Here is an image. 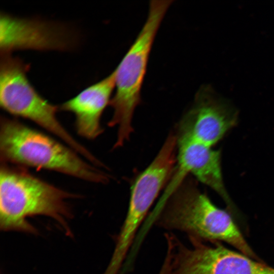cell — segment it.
Returning <instances> with one entry per match:
<instances>
[{
  "label": "cell",
  "instance_id": "1",
  "mask_svg": "<svg viewBox=\"0 0 274 274\" xmlns=\"http://www.w3.org/2000/svg\"><path fill=\"white\" fill-rule=\"evenodd\" d=\"M81 197L29 173L26 168L1 162L0 228L37 234L27 218L43 216L54 220L69 236L73 217L68 200Z\"/></svg>",
  "mask_w": 274,
  "mask_h": 274
},
{
  "label": "cell",
  "instance_id": "2",
  "mask_svg": "<svg viewBox=\"0 0 274 274\" xmlns=\"http://www.w3.org/2000/svg\"><path fill=\"white\" fill-rule=\"evenodd\" d=\"M1 162L56 172L89 183L105 184L110 177L62 142L16 118H0Z\"/></svg>",
  "mask_w": 274,
  "mask_h": 274
},
{
  "label": "cell",
  "instance_id": "3",
  "mask_svg": "<svg viewBox=\"0 0 274 274\" xmlns=\"http://www.w3.org/2000/svg\"><path fill=\"white\" fill-rule=\"evenodd\" d=\"M233 216L215 205L195 180L188 176L167 199L154 223L185 233L189 239L225 243L238 251L261 260L245 239Z\"/></svg>",
  "mask_w": 274,
  "mask_h": 274
},
{
  "label": "cell",
  "instance_id": "4",
  "mask_svg": "<svg viewBox=\"0 0 274 274\" xmlns=\"http://www.w3.org/2000/svg\"><path fill=\"white\" fill-rule=\"evenodd\" d=\"M173 2H150L145 23L113 71L115 92L109 105L113 112L108 126L117 128L114 148L122 146L133 130L132 119L135 108L141 101V89L152 47L162 19Z\"/></svg>",
  "mask_w": 274,
  "mask_h": 274
},
{
  "label": "cell",
  "instance_id": "5",
  "mask_svg": "<svg viewBox=\"0 0 274 274\" xmlns=\"http://www.w3.org/2000/svg\"><path fill=\"white\" fill-rule=\"evenodd\" d=\"M1 55V108L13 116L32 121L84 158H90L91 152L77 140L58 120L56 114L59 106L42 96L30 83L27 76L30 65L11 54Z\"/></svg>",
  "mask_w": 274,
  "mask_h": 274
},
{
  "label": "cell",
  "instance_id": "6",
  "mask_svg": "<svg viewBox=\"0 0 274 274\" xmlns=\"http://www.w3.org/2000/svg\"><path fill=\"white\" fill-rule=\"evenodd\" d=\"M176 150V136L170 133L154 160L134 180L126 218L116 239L114 254L117 257L127 256L150 207L169 182L177 162Z\"/></svg>",
  "mask_w": 274,
  "mask_h": 274
},
{
  "label": "cell",
  "instance_id": "7",
  "mask_svg": "<svg viewBox=\"0 0 274 274\" xmlns=\"http://www.w3.org/2000/svg\"><path fill=\"white\" fill-rule=\"evenodd\" d=\"M182 243L175 236L170 250L172 274H274V267L221 243L189 239Z\"/></svg>",
  "mask_w": 274,
  "mask_h": 274
},
{
  "label": "cell",
  "instance_id": "8",
  "mask_svg": "<svg viewBox=\"0 0 274 274\" xmlns=\"http://www.w3.org/2000/svg\"><path fill=\"white\" fill-rule=\"evenodd\" d=\"M79 41L77 32L64 24L1 12V55L18 50L68 51Z\"/></svg>",
  "mask_w": 274,
  "mask_h": 274
},
{
  "label": "cell",
  "instance_id": "9",
  "mask_svg": "<svg viewBox=\"0 0 274 274\" xmlns=\"http://www.w3.org/2000/svg\"><path fill=\"white\" fill-rule=\"evenodd\" d=\"M237 119V111L230 101L203 85L180 121L176 135L212 147L235 126Z\"/></svg>",
  "mask_w": 274,
  "mask_h": 274
},
{
  "label": "cell",
  "instance_id": "10",
  "mask_svg": "<svg viewBox=\"0 0 274 274\" xmlns=\"http://www.w3.org/2000/svg\"><path fill=\"white\" fill-rule=\"evenodd\" d=\"M177 139V162L166 185L162 199H167L189 175L216 191L225 202L231 198L224 184L221 166V151L184 138Z\"/></svg>",
  "mask_w": 274,
  "mask_h": 274
},
{
  "label": "cell",
  "instance_id": "11",
  "mask_svg": "<svg viewBox=\"0 0 274 274\" xmlns=\"http://www.w3.org/2000/svg\"><path fill=\"white\" fill-rule=\"evenodd\" d=\"M115 87L113 72L59 106V110L74 114L76 129L79 135L93 140L102 134L101 116L110 105Z\"/></svg>",
  "mask_w": 274,
  "mask_h": 274
},
{
  "label": "cell",
  "instance_id": "12",
  "mask_svg": "<svg viewBox=\"0 0 274 274\" xmlns=\"http://www.w3.org/2000/svg\"><path fill=\"white\" fill-rule=\"evenodd\" d=\"M158 274H172L171 267L167 262L163 263Z\"/></svg>",
  "mask_w": 274,
  "mask_h": 274
}]
</instances>
